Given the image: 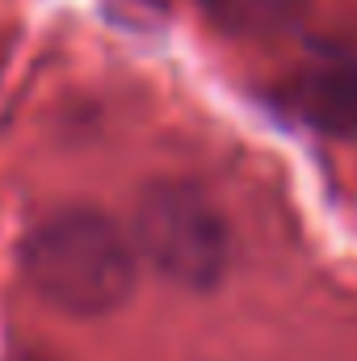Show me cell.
Returning a JSON list of instances; mask_svg holds the SVG:
<instances>
[{"label": "cell", "instance_id": "cell-3", "mask_svg": "<svg viewBox=\"0 0 357 361\" xmlns=\"http://www.w3.org/2000/svg\"><path fill=\"white\" fill-rule=\"evenodd\" d=\"M286 105L332 139H357V51L337 47L298 63L286 80Z\"/></svg>", "mask_w": 357, "mask_h": 361}, {"label": "cell", "instance_id": "cell-4", "mask_svg": "<svg viewBox=\"0 0 357 361\" xmlns=\"http://www.w3.org/2000/svg\"><path fill=\"white\" fill-rule=\"evenodd\" d=\"M202 4L231 30H265L290 17L298 0H202Z\"/></svg>", "mask_w": 357, "mask_h": 361}, {"label": "cell", "instance_id": "cell-2", "mask_svg": "<svg viewBox=\"0 0 357 361\" xmlns=\"http://www.w3.org/2000/svg\"><path fill=\"white\" fill-rule=\"evenodd\" d=\"M135 244L169 281L189 290L214 286L231 257L227 219L198 185L185 180H160L143 193Z\"/></svg>", "mask_w": 357, "mask_h": 361}, {"label": "cell", "instance_id": "cell-1", "mask_svg": "<svg viewBox=\"0 0 357 361\" xmlns=\"http://www.w3.org/2000/svg\"><path fill=\"white\" fill-rule=\"evenodd\" d=\"M21 273L51 307L68 315H105L135 290V244L101 210L63 206L25 235Z\"/></svg>", "mask_w": 357, "mask_h": 361}]
</instances>
